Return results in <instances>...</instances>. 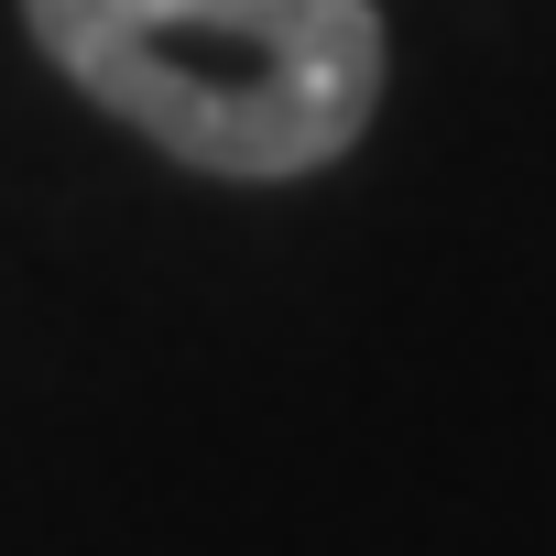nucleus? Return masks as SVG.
I'll list each match as a JSON object with an SVG mask.
<instances>
[{
  "label": "nucleus",
  "instance_id": "nucleus-1",
  "mask_svg": "<svg viewBox=\"0 0 556 556\" xmlns=\"http://www.w3.org/2000/svg\"><path fill=\"white\" fill-rule=\"evenodd\" d=\"M23 23L66 88L240 186L339 164L393 66L371 0H23Z\"/></svg>",
  "mask_w": 556,
  "mask_h": 556
}]
</instances>
